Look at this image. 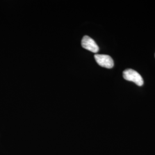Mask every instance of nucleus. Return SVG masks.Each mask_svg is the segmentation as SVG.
Listing matches in <instances>:
<instances>
[{"label": "nucleus", "mask_w": 155, "mask_h": 155, "mask_svg": "<svg viewBox=\"0 0 155 155\" xmlns=\"http://www.w3.org/2000/svg\"><path fill=\"white\" fill-rule=\"evenodd\" d=\"M123 77L128 81L136 83L139 86H141L144 83V80L138 72L132 69H127L123 72Z\"/></svg>", "instance_id": "f257e3e1"}, {"label": "nucleus", "mask_w": 155, "mask_h": 155, "mask_svg": "<svg viewBox=\"0 0 155 155\" xmlns=\"http://www.w3.org/2000/svg\"><path fill=\"white\" fill-rule=\"evenodd\" d=\"M94 58L100 66L107 68H111L114 66V61L110 56L95 54Z\"/></svg>", "instance_id": "f03ea898"}, {"label": "nucleus", "mask_w": 155, "mask_h": 155, "mask_svg": "<svg viewBox=\"0 0 155 155\" xmlns=\"http://www.w3.org/2000/svg\"><path fill=\"white\" fill-rule=\"evenodd\" d=\"M82 46L84 49L97 53L99 51V47L94 40L88 36H84L82 40Z\"/></svg>", "instance_id": "7ed1b4c3"}, {"label": "nucleus", "mask_w": 155, "mask_h": 155, "mask_svg": "<svg viewBox=\"0 0 155 155\" xmlns=\"http://www.w3.org/2000/svg\"></svg>", "instance_id": "20e7f679"}]
</instances>
